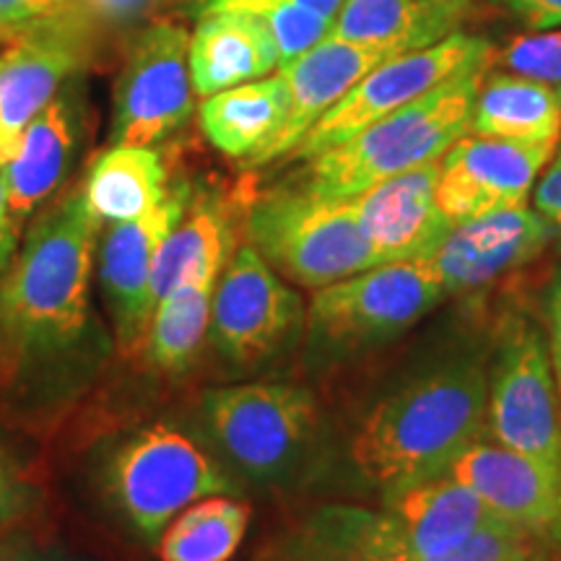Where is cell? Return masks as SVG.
Here are the masks:
<instances>
[{"label": "cell", "mask_w": 561, "mask_h": 561, "mask_svg": "<svg viewBox=\"0 0 561 561\" xmlns=\"http://www.w3.org/2000/svg\"><path fill=\"white\" fill-rule=\"evenodd\" d=\"M100 227L83 187L34 221L0 276V369L21 380L87 367L100 343L91 312Z\"/></svg>", "instance_id": "cell-1"}, {"label": "cell", "mask_w": 561, "mask_h": 561, "mask_svg": "<svg viewBox=\"0 0 561 561\" xmlns=\"http://www.w3.org/2000/svg\"><path fill=\"white\" fill-rule=\"evenodd\" d=\"M486 401L489 351H445L377 398L351 439V460L390 500L450 471L486 430Z\"/></svg>", "instance_id": "cell-2"}, {"label": "cell", "mask_w": 561, "mask_h": 561, "mask_svg": "<svg viewBox=\"0 0 561 561\" xmlns=\"http://www.w3.org/2000/svg\"><path fill=\"white\" fill-rule=\"evenodd\" d=\"M489 66L491 60L460 70L421 100L305 159L297 185L320 198L351 201L377 182L439 161L471 128L476 94Z\"/></svg>", "instance_id": "cell-3"}, {"label": "cell", "mask_w": 561, "mask_h": 561, "mask_svg": "<svg viewBox=\"0 0 561 561\" xmlns=\"http://www.w3.org/2000/svg\"><path fill=\"white\" fill-rule=\"evenodd\" d=\"M198 424L206 447L229 473L273 486L294 479L312 458L320 409L299 385H227L203 392Z\"/></svg>", "instance_id": "cell-4"}, {"label": "cell", "mask_w": 561, "mask_h": 561, "mask_svg": "<svg viewBox=\"0 0 561 561\" xmlns=\"http://www.w3.org/2000/svg\"><path fill=\"white\" fill-rule=\"evenodd\" d=\"M102 489L110 507L146 543H157L191 504L240 491L206 445L170 424L125 437L104 460Z\"/></svg>", "instance_id": "cell-5"}, {"label": "cell", "mask_w": 561, "mask_h": 561, "mask_svg": "<svg viewBox=\"0 0 561 561\" xmlns=\"http://www.w3.org/2000/svg\"><path fill=\"white\" fill-rule=\"evenodd\" d=\"M244 229L263 261L305 289L318 291L380 265L354 203L320 198L299 185L276 187L252 201Z\"/></svg>", "instance_id": "cell-6"}, {"label": "cell", "mask_w": 561, "mask_h": 561, "mask_svg": "<svg viewBox=\"0 0 561 561\" xmlns=\"http://www.w3.org/2000/svg\"><path fill=\"white\" fill-rule=\"evenodd\" d=\"M442 299L445 291L424 261L375 265L314 291L307 346L322 362L367 354L403 335Z\"/></svg>", "instance_id": "cell-7"}, {"label": "cell", "mask_w": 561, "mask_h": 561, "mask_svg": "<svg viewBox=\"0 0 561 561\" xmlns=\"http://www.w3.org/2000/svg\"><path fill=\"white\" fill-rule=\"evenodd\" d=\"M538 538L494 520L458 549L430 557L390 507L328 504L310 512L273 546V561H530Z\"/></svg>", "instance_id": "cell-8"}, {"label": "cell", "mask_w": 561, "mask_h": 561, "mask_svg": "<svg viewBox=\"0 0 561 561\" xmlns=\"http://www.w3.org/2000/svg\"><path fill=\"white\" fill-rule=\"evenodd\" d=\"M491 439L561 468V401L546 331L528 314L504 320L489 359Z\"/></svg>", "instance_id": "cell-9"}, {"label": "cell", "mask_w": 561, "mask_h": 561, "mask_svg": "<svg viewBox=\"0 0 561 561\" xmlns=\"http://www.w3.org/2000/svg\"><path fill=\"white\" fill-rule=\"evenodd\" d=\"M307 307L252 244L229 257L210 301L208 339L221 359L255 369L289 351L305 333Z\"/></svg>", "instance_id": "cell-10"}, {"label": "cell", "mask_w": 561, "mask_h": 561, "mask_svg": "<svg viewBox=\"0 0 561 561\" xmlns=\"http://www.w3.org/2000/svg\"><path fill=\"white\" fill-rule=\"evenodd\" d=\"M489 60H494L491 42L468 32H455L432 47L392 55L362 76L354 89L325 112V117L301 138L289 159L305 161L314 153L333 149L380 117L421 100L460 70Z\"/></svg>", "instance_id": "cell-11"}, {"label": "cell", "mask_w": 561, "mask_h": 561, "mask_svg": "<svg viewBox=\"0 0 561 561\" xmlns=\"http://www.w3.org/2000/svg\"><path fill=\"white\" fill-rule=\"evenodd\" d=\"M185 26L149 24L130 42L112 102L110 146H157L193 115Z\"/></svg>", "instance_id": "cell-12"}, {"label": "cell", "mask_w": 561, "mask_h": 561, "mask_svg": "<svg viewBox=\"0 0 561 561\" xmlns=\"http://www.w3.org/2000/svg\"><path fill=\"white\" fill-rule=\"evenodd\" d=\"M195 187L180 180L170 185L164 201L157 203L144 216L130 221L110 224L96 257V276L104 291L117 346L125 354L144 348L146 333L153 314V271L161 244L174 224L191 206Z\"/></svg>", "instance_id": "cell-13"}, {"label": "cell", "mask_w": 561, "mask_h": 561, "mask_svg": "<svg viewBox=\"0 0 561 561\" xmlns=\"http://www.w3.org/2000/svg\"><path fill=\"white\" fill-rule=\"evenodd\" d=\"M559 144H512L466 133L439 159L437 203L453 224L528 206Z\"/></svg>", "instance_id": "cell-14"}, {"label": "cell", "mask_w": 561, "mask_h": 561, "mask_svg": "<svg viewBox=\"0 0 561 561\" xmlns=\"http://www.w3.org/2000/svg\"><path fill=\"white\" fill-rule=\"evenodd\" d=\"M553 244L549 221L536 208H504L453 224L426 268L445 297H468L504 276L520 273Z\"/></svg>", "instance_id": "cell-15"}, {"label": "cell", "mask_w": 561, "mask_h": 561, "mask_svg": "<svg viewBox=\"0 0 561 561\" xmlns=\"http://www.w3.org/2000/svg\"><path fill=\"white\" fill-rule=\"evenodd\" d=\"M447 473L471 489L491 515L559 549L561 468L479 437Z\"/></svg>", "instance_id": "cell-16"}, {"label": "cell", "mask_w": 561, "mask_h": 561, "mask_svg": "<svg viewBox=\"0 0 561 561\" xmlns=\"http://www.w3.org/2000/svg\"><path fill=\"white\" fill-rule=\"evenodd\" d=\"M439 161L377 182L351 198L377 263L426 261L439 248L453 221L437 203Z\"/></svg>", "instance_id": "cell-17"}, {"label": "cell", "mask_w": 561, "mask_h": 561, "mask_svg": "<svg viewBox=\"0 0 561 561\" xmlns=\"http://www.w3.org/2000/svg\"><path fill=\"white\" fill-rule=\"evenodd\" d=\"M392 55L401 53L325 37L310 53H305L289 66L278 68L286 89H289V110H286L284 125L276 136L244 167L255 170V167L273 164L278 159H289L291 151L301 144V138L325 117V112L335 107L362 76H367L371 68L380 66Z\"/></svg>", "instance_id": "cell-18"}, {"label": "cell", "mask_w": 561, "mask_h": 561, "mask_svg": "<svg viewBox=\"0 0 561 561\" xmlns=\"http://www.w3.org/2000/svg\"><path fill=\"white\" fill-rule=\"evenodd\" d=\"M81 26L32 34L0 53V170L9 164L34 117L83 62Z\"/></svg>", "instance_id": "cell-19"}, {"label": "cell", "mask_w": 561, "mask_h": 561, "mask_svg": "<svg viewBox=\"0 0 561 561\" xmlns=\"http://www.w3.org/2000/svg\"><path fill=\"white\" fill-rule=\"evenodd\" d=\"M81 138V104L68 89L34 117L3 167L5 193L19 224L37 210L66 178Z\"/></svg>", "instance_id": "cell-20"}, {"label": "cell", "mask_w": 561, "mask_h": 561, "mask_svg": "<svg viewBox=\"0 0 561 561\" xmlns=\"http://www.w3.org/2000/svg\"><path fill=\"white\" fill-rule=\"evenodd\" d=\"M193 91L206 100L224 89L261 81L278 70V50L263 21L248 11H203L187 47Z\"/></svg>", "instance_id": "cell-21"}, {"label": "cell", "mask_w": 561, "mask_h": 561, "mask_svg": "<svg viewBox=\"0 0 561 561\" xmlns=\"http://www.w3.org/2000/svg\"><path fill=\"white\" fill-rule=\"evenodd\" d=\"M471 13L473 0H343L328 37L411 53L462 32Z\"/></svg>", "instance_id": "cell-22"}, {"label": "cell", "mask_w": 561, "mask_h": 561, "mask_svg": "<svg viewBox=\"0 0 561 561\" xmlns=\"http://www.w3.org/2000/svg\"><path fill=\"white\" fill-rule=\"evenodd\" d=\"M234 255V216L219 193L195 191L157 257L153 305L180 286L219 278Z\"/></svg>", "instance_id": "cell-23"}, {"label": "cell", "mask_w": 561, "mask_h": 561, "mask_svg": "<svg viewBox=\"0 0 561 561\" xmlns=\"http://www.w3.org/2000/svg\"><path fill=\"white\" fill-rule=\"evenodd\" d=\"M468 133L512 144H559V91L510 70H486L476 94Z\"/></svg>", "instance_id": "cell-24"}, {"label": "cell", "mask_w": 561, "mask_h": 561, "mask_svg": "<svg viewBox=\"0 0 561 561\" xmlns=\"http://www.w3.org/2000/svg\"><path fill=\"white\" fill-rule=\"evenodd\" d=\"M289 110V89L280 70L261 81L224 89L203 100L198 121L203 136L224 157L248 161L276 136Z\"/></svg>", "instance_id": "cell-25"}, {"label": "cell", "mask_w": 561, "mask_h": 561, "mask_svg": "<svg viewBox=\"0 0 561 561\" xmlns=\"http://www.w3.org/2000/svg\"><path fill=\"white\" fill-rule=\"evenodd\" d=\"M382 504L401 517L419 549L430 557L458 549L489 523L500 520L450 473L416 483Z\"/></svg>", "instance_id": "cell-26"}, {"label": "cell", "mask_w": 561, "mask_h": 561, "mask_svg": "<svg viewBox=\"0 0 561 561\" xmlns=\"http://www.w3.org/2000/svg\"><path fill=\"white\" fill-rule=\"evenodd\" d=\"M170 193L167 167L151 146H110L96 157L83 182L91 214L102 224L144 216Z\"/></svg>", "instance_id": "cell-27"}, {"label": "cell", "mask_w": 561, "mask_h": 561, "mask_svg": "<svg viewBox=\"0 0 561 561\" xmlns=\"http://www.w3.org/2000/svg\"><path fill=\"white\" fill-rule=\"evenodd\" d=\"M250 507L229 494L206 496L167 525L157 541L161 561H229L244 541Z\"/></svg>", "instance_id": "cell-28"}, {"label": "cell", "mask_w": 561, "mask_h": 561, "mask_svg": "<svg viewBox=\"0 0 561 561\" xmlns=\"http://www.w3.org/2000/svg\"><path fill=\"white\" fill-rule=\"evenodd\" d=\"M216 280L219 278L195 280L157 301L144 343L151 367L172 375L191 369L203 341L208 339Z\"/></svg>", "instance_id": "cell-29"}, {"label": "cell", "mask_w": 561, "mask_h": 561, "mask_svg": "<svg viewBox=\"0 0 561 561\" xmlns=\"http://www.w3.org/2000/svg\"><path fill=\"white\" fill-rule=\"evenodd\" d=\"M240 9L263 21L278 50V68L289 66L331 34L333 21L318 16L291 0H208L206 11Z\"/></svg>", "instance_id": "cell-30"}, {"label": "cell", "mask_w": 561, "mask_h": 561, "mask_svg": "<svg viewBox=\"0 0 561 561\" xmlns=\"http://www.w3.org/2000/svg\"><path fill=\"white\" fill-rule=\"evenodd\" d=\"M87 16L81 0H0V42L81 26Z\"/></svg>", "instance_id": "cell-31"}, {"label": "cell", "mask_w": 561, "mask_h": 561, "mask_svg": "<svg viewBox=\"0 0 561 561\" xmlns=\"http://www.w3.org/2000/svg\"><path fill=\"white\" fill-rule=\"evenodd\" d=\"M496 60L510 73L561 87V26L512 39Z\"/></svg>", "instance_id": "cell-32"}, {"label": "cell", "mask_w": 561, "mask_h": 561, "mask_svg": "<svg viewBox=\"0 0 561 561\" xmlns=\"http://www.w3.org/2000/svg\"><path fill=\"white\" fill-rule=\"evenodd\" d=\"M39 507V489L0 439V538H5Z\"/></svg>", "instance_id": "cell-33"}, {"label": "cell", "mask_w": 561, "mask_h": 561, "mask_svg": "<svg viewBox=\"0 0 561 561\" xmlns=\"http://www.w3.org/2000/svg\"><path fill=\"white\" fill-rule=\"evenodd\" d=\"M533 208L549 221L553 231V248L561 252V149H557L536 187H533Z\"/></svg>", "instance_id": "cell-34"}, {"label": "cell", "mask_w": 561, "mask_h": 561, "mask_svg": "<svg viewBox=\"0 0 561 561\" xmlns=\"http://www.w3.org/2000/svg\"><path fill=\"white\" fill-rule=\"evenodd\" d=\"M543 301H546V341H549L551 367H553V377H557L559 401H561V265L551 273Z\"/></svg>", "instance_id": "cell-35"}, {"label": "cell", "mask_w": 561, "mask_h": 561, "mask_svg": "<svg viewBox=\"0 0 561 561\" xmlns=\"http://www.w3.org/2000/svg\"><path fill=\"white\" fill-rule=\"evenodd\" d=\"M496 3L523 19L533 32L561 26V0H496Z\"/></svg>", "instance_id": "cell-36"}, {"label": "cell", "mask_w": 561, "mask_h": 561, "mask_svg": "<svg viewBox=\"0 0 561 561\" xmlns=\"http://www.w3.org/2000/svg\"><path fill=\"white\" fill-rule=\"evenodd\" d=\"M83 11L107 24H130L151 9L153 0H81Z\"/></svg>", "instance_id": "cell-37"}, {"label": "cell", "mask_w": 561, "mask_h": 561, "mask_svg": "<svg viewBox=\"0 0 561 561\" xmlns=\"http://www.w3.org/2000/svg\"><path fill=\"white\" fill-rule=\"evenodd\" d=\"M16 244H19V221L13 219L11 214L3 172H0V276L9 271L13 257H16Z\"/></svg>", "instance_id": "cell-38"}, {"label": "cell", "mask_w": 561, "mask_h": 561, "mask_svg": "<svg viewBox=\"0 0 561 561\" xmlns=\"http://www.w3.org/2000/svg\"><path fill=\"white\" fill-rule=\"evenodd\" d=\"M0 561H62V559L45 549H37V546L26 541L0 538Z\"/></svg>", "instance_id": "cell-39"}, {"label": "cell", "mask_w": 561, "mask_h": 561, "mask_svg": "<svg viewBox=\"0 0 561 561\" xmlns=\"http://www.w3.org/2000/svg\"><path fill=\"white\" fill-rule=\"evenodd\" d=\"M291 3L305 5V9L314 11V13H318V16L328 19V21H333V19H335V13L341 11L343 0H291Z\"/></svg>", "instance_id": "cell-40"}, {"label": "cell", "mask_w": 561, "mask_h": 561, "mask_svg": "<svg viewBox=\"0 0 561 561\" xmlns=\"http://www.w3.org/2000/svg\"><path fill=\"white\" fill-rule=\"evenodd\" d=\"M557 91H559V100H561V87H557Z\"/></svg>", "instance_id": "cell-41"}, {"label": "cell", "mask_w": 561, "mask_h": 561, "mask_svg": "<svg viewBox=\"0 0 561 561\" xmlns=\"http://www.w3.org/2000/svg\"><path fill=\"white\" fill-rule=\"evenodd\" d=\"M536 557H538V553H536ZM536 557H533V559H536ZM533 559H530V561H533Z\"/></svg>", "instance_id": "cell-42"}, {"label": "cell", "mask_w": 561, "mask_h": 561, "mask_svg": "<svg viewBox=\"0 0 561 561\" xmlns=\"http://www.w3.org/2000/svg\"><path fill=\"white\" fill-rule=\"evenodd\" d=\"M543 561H549V559H546V557H543Z\"/></svg>", "instance_id": "cell-43"}, {"label": "cell", "mask_w": 561, "mask_h": 561, "mask_svg": "<svg viewBox=\"0 0 561 561\" xmlns=\"http://www.w3.org/2000/svg\"><path fill=\"white\" fill-rule=\"evenodd\" d=\"M559 549H561V543H559Z\"/></svg>", "instance_id": "cell-44"}]
</instances>
